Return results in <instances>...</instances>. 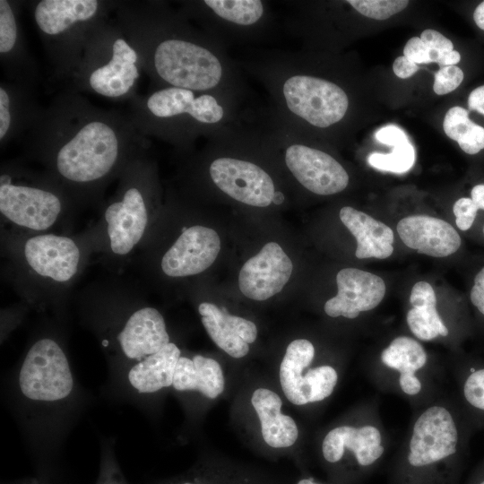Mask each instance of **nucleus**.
Segmentation results:
<instances>
[{
	"mask_svg": "<svg viewBox=\"0 0 484 484\" xmlns=\"http://www.w3.org/2000/svg\"><path fill=\"white\" fill-rule=\"evenodd\" d=\"M227 48L211 37L202 42L168 38L155 48L157 74L170 87L209 92L244 102L248 87Z\"/></svg>",
	"mask_w": 484,
	"mask_h": 484,
	"instance_id": "obj_1",
	"label": "nucleus"
},
{
	"mask_svg": "<svg viewBox=\"0 0 484 484\" xmlns=\"http://www.w3.org/2000/svg\"><path fill=\"white\" fill-rule=\"evenodd\" d=\"M249 125L228 136L212 140L219 153L210 161L208 174L216 188L228 197L264 208L272 203L275 194L281 190L264 167L243 153Z\"/></svg>",
	"mask_w": 484,
	"mask_h": 484,
	"instance_id": "obj_2",
	"label": "nucleus"
},
{
	"mask_svg": "<svg viewBox=\"0 0 484 484\" xmlns=\"http://www.w3.org/2000/svg\"><path fill=\"white\" fill-rule=\"evenodd\" d=\"M211 36L225 48L262 42L276 22L270 3L263 0H203Z\"/></svg>",
	"mask_w": 484,
	"mask_h": 484,
	"instance_id": "obj_3",
	"label": "nucleus"
},
{
	"mask_svg": "<svg viewBox=\"0 0 484 484\" xmlns=\"http://www.w3.org/2000/svg\"><path fill=\"white\" fill-rule=\"evenodd\" d=\"M117 153L118 142L111 127L102 122H91L60 149L56 166L69 180L93 181L111 169Z\"/></svg>",
	"mask_w": 484,
	"mask_h": 484,
	"instance_id": "obj_4",
	"label": "nucleus"
},
{
	"mask_svg": "<svg viewBox=\"0 0 484 484\" xmlns=\"http://www.w3.org/2000/svg\"><path fill=\"white\" fill-rule=\"evenodd\" d=\"M22 393L35 401H57L71 393L73 380L67 359L50 339H42L27 353L19 375Z\"/></svg>",
	"mask_w": 484,
	"mask_h": 484,
	"instance_id": "obj_5",
	"label": "nucleus"
},
{
	"mask_svg": "<svg viewBox=\"0 0 484 484\" xmlns=\"http://www.w3.org/2000/svg\"><path fill=\"white\" fill-rule=\"evenodd\" d=\"M459 431L450 411L432 406L417 419L410 440L408 462L415 467L439 462L457 452Z\"/></svg>",
	"mask_w": 484,
	"mask_h": 484,
	"instance_id": "obj_6",
	"label": "nucleus"
},
{
	"mask_svg": "<svg viewBox=\"0 0 484 484\" xmlns=\"http://www.w3.org/2000/svg\"><path fill=\"white\" fill-rule=\"evenodd\" d=\"M292 270V262L281 246L269 242L242 266L238 275L239 290L248 298L266 300L281 291Z\"/></svg>",
	"mask_w": 484,
	"mask_h": 484,
	"instance_id": "obj_7",
	"label": "nucleus"
},
{
	"mask_svg": "<svg viewBox=\"0 0 484 484\" xmlns=\"http://www.w3.org/2000/svg\"><path fill=\"white\" fill-rule=\"evenodd\" d=\"M220 250L218 233L208 227L186 229L161 259V269L169 277H186L208 269Z\"/></svg>",
	"mask_w": 484,
	"mask_h": 484,
	"instance_id": "obj_8",
	"label": "nucleus"
},
{
	"mask_svg": "<svg viewBox=\"0 0 484 484\" xmlns=\"http://www.w3.org/2000/svg\"><path fill=\"white\" fill-rule=\"evenodd\" d=\"M0 211L19 226L44 230L56 220L61 203L48 191L6 184L0 186Z\"/></svg>",
	"mask_w": 484,
	"mask_h": 484,
	"instance_id": "obj_9",
	"label": "nucleus"
},
{
	"mask_svg": "<svg viewBox=\"0 0 484 484\" xmlns=\"http://www.w3.org/2000/svg\"><path fill=\"white\" fill-rule=\"evenodd\" d=\"M336 283L337 295L324 304V312L331 317L356 318L360 312L376 307L386 290L381 277L357 268L341 269Z\"/></svg>",
	"mask_w": 484,
	"mask_h": 484,
	"instance_id": "obj_10",
	"label": "nucleus"
},
{
	"mask_svg": "<svg viewBox=\"0 0 484 484\" xmlns=\"http://www.w3.org/2000/svg\"><path fill=\"white\" fill-rule=\"evenodd\" d=\"M24 255L34 272L58 282L75 274L80 260L79 248L71 238L52 234L28 239Z\"/></svg>",
	"mask_w": 484,
	"mask_h": 484,
	"instance_id": "obj_11",
	"label": "nucleus"
},
{
	"mask_svg": "<svg viewBox=\"0 0 484 484\" xmlns=\"http://www.w3.org/2000/svg\"><path fill=\"white\" fill-rule=\"evenodd\" d=\"M397 233L408 247L432 257L451 255L462 243L451 224L428 215H412L400 220Z\"/></svg>",
	"mask_w": 484,
	"mask_h": 484,
	"instance_id": "obj_12",
	"label": "nucleus"
},
{
	"mask_svg": "<svg viewBox=\"0 0 484 484\" xmlns=\"http://www.w3.org/2000/svg\"><path fill=\"white\" fill-rule=\"evenodd\" d=\"M110 248L120 255L128 254L142 238L148 221L143 198L136 188L126 191L121 202L105 212Z\"/></svg>",
	"mask_w": 484,
	"mask_h": 484,
	"instance_id": "obj_13",
	"label": "nucleus"
},
{
	"mask_svg": "<svg viewBox=\"0 0 484 484\" xmlns=\"http://www.w3.org/2000/svg\"><path fill=\"white\" fill-rule=\"evenodd\" d=\"M117 339L125 355L136 360L158 352L169 343L164 318L153 307L135 311Z\"/></svg>",
	"mask_w": 484,
	"mask_h": 484,
	"instance_id": "obj_14",
	"label": "nucleus"
},
{
	"mask_svg": "<svg viewBox=\"0 0 484 484\" xmlns=\"http://www.w3.org/2000/svg\"><path fill=\"white\" fill-rule=\"evenodd\" d=\"M345 448L354 453L360 465H370L384 453L380 431L370 425L360 428L341 426L327 433L322 445L323 454L326 461L330 462L340 461Z\"/></svg>",
	"mask_w": 484,
	"mask_h": 484,
	"instance_id": "obj_15",
	"label": "nucleus"
},
{
	"mask_svg": "<svg viewBox=\"0 0 484 484\" xmlns=\"http://www.w3.org/2000/svg\"><path fill=\"white\" fill-rule=\"evenodd\" d=\"M340 219L355 237V255L359 259H385L393 252V231L385 223L350 206L340 211Z\"/></svg>",
	"mask_w": 484,
	"mask_h": 484,
	"instance_id": "obj_16",
	"label": "nucleus"
},
{
	"mask_svg": "<svg viewBox=\"0 0 484 484\" xmlns=\"http://www.w3.org/2000/svg\"><path fill=\"white\" fill-rule=\"evenodd\" d=\"M136 60L135 51L124 39H117L113 44V55L109 63L90 75L91 88L106 97L125 94L139 75Z\"/></svg>",
	"mask_w": 484,
	"mask_h": 484,
	"instance_id": "obj_17",
	"label": "nucleus"
},
{
	"mask_svg": "<svg viewBox=\"0 0 484 484\" xmlns=\"http://www.w3.org/2000/svg\"><path fill=\"white\" fill-rule=\"evenodd\" d=\"M261 423L265 443L274 448L292 445L298 436L293 419L281 412L282 401L274 392L266 388L256 389L251 398Z\"/></svg>",
	"mask_w": 484,
	"mask_h": 484,
	"instance_id": "obj_18",
	"label": "nucleus"
},
{
	"mask_svg": "<svg viewBox=\"0 0 484 484\" xmlns=\"http://www.w3.org/2000/svg\"><path fill=\"white\" fill-rule=\"evenodd\" d=\"M224 384L220 364L212 359L196 355L192 360L179 358L172 385L178 391L195 390L207 398L215 399L223 392Z\"/></svg>",
	"mask_w": 484,
	"mask_h": 484,
	"instance_id": "obj_19",
	"label": "nucleus"
},
{
	"mask_svg": "<svg viewBox=\"0 0 484 484\" xmlns=\"http://www.w3.org/2000/svg\"><path fill=\"white\" fill-rule=\"evenodd\" d=\"M315 356L313 344L305 339L291 341L280 367V381L287 399L295 405L310 402V391L304 370Z\"/></svg>",
	"mask_w": 484,
	"mask_h": 484,
	"instance_id": "obj_20",
	"label": "nucleus"
},
{
	"mask_svg": "<svg viewBox=\"0 0 484 484\" xmlns=\"http://www.w3.org/2000/svg\"><path fill=\"white\" fill-rule=\"evenodd\" d=\"M179 358V349L176 344L169 342L131 368L128 374L130 384L143 393H154L172 385Z\"/></svg>",
	"mask_w": 484,
	"mask_h": 484,
	"instance_id": "obj_21",
	"label": "nucleus"
},
{
	"mask_svg": "<svg viewBox=\"0 0 484 484\" xmlns=\"http://www.w3.org/2000/svg\"><path fill=\"white\" fill-rule=\"evenodd\" d=\"M412 307L406 315L407 324L412 333L422 341L447 336L448 329L436 308V297L432 286L427 281L416 282L411 292Z\"/></svg>",
	"mask_w": 484,
	"mask_h": 484,
	"instance_id": "obj_22",
	"label": "nucleus"
},
{
	"mask_svg": "<svg viewBox=\"0 0 484 484\" xmlns=\"http://www.w3.org/2000/svg\"><path fill=\"white\" fill-rule=\"evenodd\" d=\"M95 0H43L35 10V20L42 31L58 34L78 21L91 19L96 13Z\"/></svg>",
	"mask_w": 484,
	"mask_h": 484,
	"instance_id": "obj_23",
	"label": "nucleus"
},
{
	"mask_svg": "<svg viewBox=\"0 0 484 484\" xmlns=\"http://www.w3.org/2000/svg\"><path fill=\"white\" fill-rule=\"evenodd\" d=\"M381 361L388 367L400 372L399 384L417 378L415 372L427 362V353L414 339L399 336L382 351Z\"/></svg>",
	"mask_w": 484,
	"mask_h": 484,
	"instance_id": "obj_24",
	"label": "nucleus"
},
{
	"mask_svg": "<svg viewBox=\"0 0 484 484\" xmlns=\"http://www.w3.org/2000/svg\"><path fill=\"white\" fill-rule=\"evenodd\" d=\"M198 311L202 315V323L207 333L218 347L237 359L248 353V343L229 326L224 318V311L209 302L201 303Z\"/></svg>",
	"mask_w": 484,
	"mask_h": 484,
	"instance_id": "obj_25",
	"label": "nucleus"
},
{
	"mask_svg": "<svg viewBox=\"0 0 484 484\" xmlns=\"http://www.w3.org/2000/svg\"><path fill=\"white\" fill-rule=\"evenodd\" d=\"M443 128L464 152L476 154L484 149V127L472 122L465 108H451L445 116Z\"/></svg>",
	"mask_w": 484,
	"mask_h": 484,
	"instance_id": "obj_26",
	"label": "nucleus"
},
{
	"mask_svg": "<svg viewBox=\"0 0 484 484\" xmlns=\"http://www.w3.org/2000/svg\"><path fill=\"white\" fill-rule=\"evenodd\" d=\"M389 153L373 152L368 158V164L382 171L405 173L414 165L415 149L409 139L392 146Z\"/></svg>",
	"mask_w": 484,
	"mask_h": 484,
	"instance_id": "obj_27",
	"label": "nucleus"
},
{
	"mask_svg": "<svg viewBox=\"0 0 484 484\" xmlns=\"http://www.w3.org/2000/svg\"><path fill=\"white\" fill-rule=\"evenodd\" d=\"M305 376L310 391V402H319L330 396L338 379L336 370L330 366L310 368Z\"/></svg>",
	"mask_w": 484,
	"mask_h": 484,
	"instance_id": "obj_28",
	"label": "nucleus"
},
{
	"mask_svg": "<svg viewBox=\"0 0 484 484\" xmlns=\"http://www.w3.org/2000/svg\"><path fill=\"white\" fill-rule=\"evenodd\" d=\"M347 3L361 15L375 20H386L409 4L407 0H348Z\"/></svg>",
	"mask_w": 484,
	"mask_h": 484,
	"instance_id": "obj_29",
	"label": "nucleus"
},
{
	"mask_svg": "<svg viewBox=\"0 0 484 484\" xmlns=\"http://www.w3.org/2000/svg\"><path fill=\"white\" fill-rule=\"evenodd\" d=\"M462 393L472 409L484 414V367L470 371L463 382Z\"/></svg>",
	"mask_w": 484,
	"mask_h": 484,
	"instance_id": "obj_30",
	"label": "nucleus"
},
{
	"mask_svg": "<svg viewBox=\"0 0 484 484\" xmlns=\"http://www.w3.org/2000/svg\"><path fill=\"white\" fill-rule=\"evenodd\" d=\"M17 39V27L15 19L5 0L0 1V52H9L14 46Z\"/></svg>",
	"mask_w": 484,
	"mask_h": 484,
	"instance_id": "obj_31",
	"label": "nucleus"
},
{
	"mask_svg": "<svg viewBox=\"0 0 484 484\" xmlns=\"http://www.w3.org/2000/svg\"><path fill=\"white\" fill-rule=\"evenodd\" d=\"M463 77V72L458 66L441 67L435 73L433 90L438 95L447 94L458 88Z\"/></svg>",
	"mask_w": 484,
	"mask_h": 484,
	"instance_id": "obj_32",
	"label": "nucleus"
},
{
	"mask_svg": "<svg viewBox=\"0 0 484 484\" xmlns=\"http://www.w3.org/2000/svg\"><path fill=\"white\" fill-rule=\"evenodd\" d=\"M419 38L429 49L431 63H437L442 55L454 50L452 41L435 30H425Z\"/></svg>",
	"mask_w": 484,
	"mask_h": 484,
	"instance_id": "obj_33",
	"label": "nucleus"
},
{
	"mask_svg": "<svg viewBox=\"0 0 484 484\" xmlns=\"http://www.w3.org/2000/svg\"><path fill=\"white\" fill-rule=\"evenodd\" d=\"M478 210L471 198L462 197L458 199L453 207L458 229L462 231L469 229L475 220Z\"/></svg>",
	"mask_w": 484,
	"mask_h": 484,
	"instance_id": "obj_34",
	"label": "nucleus"
},
{
	"mask_svg": "<svg viewBox=\"0 0 484 484\" xmlns=\"http://www.w3.org/2000/svg\"><path fill=\"white\" fill-rule=\"evenodd\" d=\"M224 318L233 332L246 343H253L257 337L255 324L243 317L230 315L224 312Z\"/></svg>",
	"mask_w": 484,
	"mask_h": 484,
	"instance_id": "obj_35",
	"label": "nucleus"
},
{
	"mask_svg": "<svg viewBox=\"0 0 484 484\" xmlns=\"http://www.w3.org/2000/svg\"><path fill=\"white\" fill-rule=\"evenodd\" d=\"M403 56L417 65L431 63L429 49L419 37H413L407 41Z\"/></svg>",
	"mask_w": 484,
	"mask_h": 484,
	"instance_id": "obj_36",
	"label": "nucleus"
},
{
	"mask_svg": "<svg viewBox=\"0 0 484 484\" xmlns=\"http://www.w3.org/2000/svg\"><path fill=\"white\" fill-rule=\"evenodd\" d=\"M376 139L385 145L393 146L408 139L406 134L398 126L389 125L381 127L376 134Z\"/></svg>",
	"mask_w": 484,
	"mask_h": 484,
	"instance_id": "obj_37",
	"label": "nucleus"
},
{
	"mask_svg": "<svg viewBox=\"0 0 484 484\" xmlns=\"http://www.w3.org/2000/svg\"><path fill=\"white\" fill-rule=\"evenodd\" d=\"M471 301L484 315V267L476 274L470 293Z\"/></svg>",
	"mask_w": 484,
	"mask_h": 484,
	"instance_id": "obj_38",
	"label": "nucleus"
},
{
	"mask_svg": "<svg viewBox=\"0 0 484 484\" xmlns=\"http://www.w3.org/2000/svg\"><path fill=\"white\" fill-rule=\"evenodd\" d=\"M10 99L7 92L1 88L0 89V138L3 139L7 133L10 122L11 115L9 112Z\"/></svg>",
	"mask_w": 484,
	"mask_h": 484,
	"instance_id": "obj_39",
	"label": "nucleus"
},
{
	"mask_svg": "<svg viewBox=\"0 0 484 484\" xmlns=\"http://www.w3.org/2000/svg\"><path fill=\"white\" fill-rule=\"evenodd\" d=\"M393 70L399 78L406 79L413 75L419 70V66L404 56H402L394 60Z\"/></svg>",
	"mask_w": 484,
	"mask_h": 484,
	"instance_id": "obj_40",
	"label": "nucleus"
},
{
	"mask_svg": "<svg viewBox=\"0 0 484 484\" xmlns=\"http://www.w3.org/2000/svg\"><path fill=\"white\" fill-rule=\"evenodd\" d=\"M468 107L484 116V85L474 89L469 95Z\"/></svg>",
	"mask_w": 484,
	"mask_h": 484,
	"instance_id": "obj_41",
	"label": "nucleus"
},
{
	"mask_svg": "<svg viewBox=\"0 0 484 484\" xmlns=\"http://www.w3.org/2000/svg\"><path fill=\"white\" fill-rule=\"evenodd\" d=\"M461 60V56L458 51L453 50L445 53L440 56L437 61L438 65L441 67L454 65Z\"/></svg>",
	"mask_w": 484,
	"mask_h": 484,
	"instance_id": "obj_42",
	"label": "nucleus"
},
{
	"mask_svg": "<svg viewBox=\"0 0 484 484\" xmlns=\"http://www.w3.org/2000/svg\"><path fill=\"white\" fill-rule=\"evenodd\" d=\"M471 199L478 209L484 210V185L475 186L471 192Z\"/></svg>",
	"mask_w": 484,
	"mask_h": 484,
	"instance_id": "obj_43",
	"label": "nucleus"
},
{
	"mask_svg": "<svg viewBox=\"0 0 484 484\" xmlns=\"http://www.w3.org/2000/svg\"><path fill=\"white\" fill-rule=\"evenodd\" d=\"M473 20L476 25L484 30V1L476 7L473 13Z\"/></svg>",
	"mask_w": 484,
	"mask_h": 484,
	"instance_id": "obj_44",
	"label": "nucleus"
},
{
	"mask_svg": "<svg viewBox=\"0 0 484 484\" xmlns=\"http://www.w3.org/2000/svg\"><path fill=\"white\" fill-rule=\"evenodd\" d=\"M298 484H318V483L314 482L312 480L305 479V480H301Z\"/></svg>",
	"mask_w": 484,
	"mask_h": 484,
	"instance_id": "obj_45",
	"label": "nucleus"
},
{
	"mask_svg": "<svg viewBox=\"0 0 484 484\" xmlns=\"http://www.w3.org/2000/svg\"><path fill=\"white\" fill-rule=\"evenodd\" d=\"M476 484H484V477L480 479Z\"/></svg>",
	"mask_w": 484,
	"mask_h": 484,
	"instance_id": "obj_46",
	"label": "nucleus"
},
{
	"mask_svg": "<svg viewBox=\"0 0 484 484\" xmlns=\"http://www.w3.org/2000/svg\"><path fill=\"white\" fill-rule=\"evenodd\" d=\"M185 484H191V483H185Z\"/></svg>",
	"mask_w": 484,
	"mask_h": 484,
	"instance_id": "obj_47",
	"label": "nucleus"
}]
</instances>
